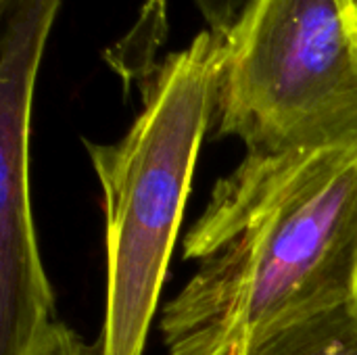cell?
<instances>
[{
  "label": "cell",
  "mask_w": 357,
  "mask_h": 355,
  "mask_svg": "<svg viewBox=\"0 0 357 355\" xmlns=\"http://www.w3.org/2000/svg\"><path fill=\"white\" fill-rule=\"evenodd\" d=\"M234 355H357V301L272 326L245 341Z\"/></svg>",
  "instance_id": "cell-4"
},
{
  "label": "cell",
  "mask_w": 357,
  "mask_h": 355,
  "mask_svg": "<svg viewBox=\"0 0 357 355\" xmlns=\"http://www.w3.org/2000/svg\"><path fill=\"white\" fill-rule=\"evenodd\" d=\"M213 119L247 153L357 151V0H253L224 38Z\"/></svg>",
  "instance_id": "cell-3"
},
{
  "label": "cell",
  "mask_w": 357,
  "mask_h": 355,
  "mask_svg": "<svg viewBox=\"0 0 357 355\" xmlns=\"http://www.w3.org/2000/svg\"><path fill=\"white\" fill-rule=\"evenodd\" d=\"M25 355H86L82 343L63 322H54Z\"/></svg>",
  "instance_id": "cell-6"
},
{
  "label": "cell",
  "mask_w": 357,
  "mask_h": 355,
  "mask_svg": "<svg viewBox=\"0 0 357 355\" xmlns=\"http://www.w3.org/2000/svg\"><path fill=\"white\" fill-rule=\"evenodd\" d=\"M182 251L199 268L163 310L167 355H234L272 326L357 301V151L247 153Z\"/></svg>",
  "instance_id": "cell-1"
},
{
  "label": "cell",
  "mask_w": 357,
  "mask_h": 355,
  "mask_svg": "<svg viewBox=\"0 0 357 355\" xmlns=\"http://www.w3.org/2000/svg\"><path fill=\"white\" fill-rule=\"evenodd\" d=\"M251 2L253 0H195L197 8L209 25V31L222 38H226L234 29Z\"/></svg>",
  "instance_id": "cell-5"
},
{
  "label": "cell",
  "mask_w": 357,
  "mask_h": 355,
  "mask_svg": "<svg viewBox=\"0 0 357 355\" xmlns=\"http://www.w3.org/2000/svg\"><path fill=\"white\" fill-rule=\"evenodd\" d=\"M224 38L199 33L144 84V105L115 144L86 142L107 216V303L96 355H142L215 115Z\"/></svg>",
  "instance_id": "cell-2"
}]
</instances>
